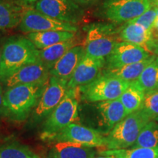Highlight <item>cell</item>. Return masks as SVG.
<instances>
[{
  "mask_svg": "<svg viewBox=\"0 0 158 158\" xmlns=\"http://www.w3.org/2000/svg\"><path fill=\"white\" fill-rule=\"evenodd\" d=\"M133 82L144 92L158 89V56L146 67Z\"/></svg>",
  "mask_w": 158,
  "mask_h": 158,
  "instance_id": "d4e9b609",
  "label": "cell"
},
{
  "mask_svg": "<svg viewBox=\"0 0 158 158\" xmlns=\"http://www.w3.org/2000/svg\"><path fill=\"white\" fill-rule=\"evenodd\" d=\"M130 83L102 73L96 80L81 86V99L89 102H99L118 99Z\"/></svg>",
  "mask_w": 158,
  "mask_h": 158,
  "instance_id": "8992f818",
  "label": "cell"
},
{
  "mask_svg": "<svg viewBox=\"0 0 158 158\" xmlns=\"http://www.w3.org/2000/svg\"><path fill=\"white\" fill-rule=\"evenodd\" d=\"M94 158H115V157H112V156H104V155H102V156H100V157H94Z\"/></svg>",
  "mask_w": 158,
  "mask_h": 158,
  "instance_id": "e575fe53",
  "label": "cell"
},
{
  "mask_svg": "<svg viewBox=\"0 0 158 158\" xmlns=\"http://www.w3.org/2000/svg\"><path fill=\"white\" fill-rule=\"evenodd\" d=\"M38 60L39 50L27 37L9 39L2 49L0 81L5 82L20 68Z\"/></svg>",
  "mask_w": 158,
  "mask_h": 158,
  "instance_id": "3957f363",
  "label": "cell"
},
{
  "mask_svg": "<svg viewBox=\"0 0 158 158\" xmlns=\"http://www.w3.org/2000/svg\"><path fill=\"white\" fill-rule=\"evenodd\" d=\"M81 99L80 87L68 89L62 100L51 111L43 125L40 138L43 141H49L63 129L71 124L80 121L78 105Z\"/></svg>",
  "mask_w": 158,
  "mask_h": 158,
  "instance_id": "7a4b0ae2",
  "label": "cell"
},
{
  "mask_svg": "<svg viewBox=\"0 0 158 158\" xmlns=\"http://www.w3.org/2000/svg\"><path fill=\"white\" fill-rule=\"evenodd\" d=\"M35 9L52 19L75 24L81 18V10L71 0H39Z\"/></svg>",
  "mask_w": 158,
  "mask_h": 158,
  "instance_id": "8fae6325",
  "label": "cell"
},
{
  "mask_svg": "<svg viewBox=\"0 0 158 158\" xmlns=\"http://www.w3.org/2000/svg\"><path fill=\"white\" fill-rule=\"evenodd\" d=\"M152 4V6H155V7H158V0H151Z\"/></svg>",
  "mask_w": 158,
  "mask_h": 158,
  "instance_id": "d6a6232c",
  "label": "cell"
},
{
  "mask_svg": "<svg viewBox=\"0 0 158 158\" xmlns=\"http://www.w3.org/2000/svg\"><path fill=\"white\" fill-rule=\"evenodd\" d=\"M106 65V59H96L85 55L68 83V89L86 86L100 77Z\"/></svg>",
  "mask_w": 158,
  "mask_h": 158,
  "instance_id": "4fadbf2b",
  "label": "cell"
},
{
  "mask_svg": "<svg viewBox=\"0 0 158 158\" xmlns=\"http://www.w3.org/2000/svg\"><path fill=\"white\" fill-rule=\"evenodd\" d=\"M3 100H4V94L2 91V86L0 85V117H1L2 115H4Z\"/></svg>",
  "mask_w": 158,
  "mask_h": 158,
  "instance_id": "4dcf8cb0",
  "label": "cell"
},
{
  "mask_svg": "<svg viewBox=\"0 0 158 158\" xmlns=\"http://www.w3.org/2000/svg\"><path fill=\"white\" fill-rule=\"evenodd\" d=\"M156 57H157L156 55H152L141 62L124 65L119 68L106 69L102 71V74L119 78L124 81L132 83L137 80L146 67L155 60Z\"/></svg>",
  "mask_w": 158,
  "mask_h": 158,
  "instance_id": "44dd1931",
  "label": "cell"
},
{
  "mask_svg": "<svg viewBox=\"0 0 158 158\" xmlns=\"http://www.w3.org/2000/svg\"><path fill=\"white\" fill-rule=\"evenodd\" d=\"M86 55L85 48L81 45H76L68 51L56 63L50 70V76L70 80L74 71Z\"/></svg>",
  "mask_w": 158,
  "mask_h": 158,
  "instance_id": "e0dca14e",
  "label": "cell"
},
{
  "mask_svg": "<svg viewBox=\"0 0 158 158\" xmlns=\"http://www.w3.org/2000/svg\"><path fill=\"white\" fill-rule=\"evenodd\" d=\"M76 37V33L67 31H45L27 34V38L38 50L46 48Z\"/></svg>",
  "mask_w": 158,
  "mask_h": 158,
  "instance_id": "ffe728a7",
  "label": "cell"
},
{
  "mask_svg": "<svg viewBox=\"0 0 158 158\" xmlns=\"http://www.w3.org/2000/svg\"><path fill=\"white\" fill-rule=\"evenodd\" d=\"M156 19H157V13H156L155 7L152 6L151 8H149L139 17L128 22L137 23L138 25L142 26L145 29L151 30Z\"/></svg>",
  "mask_w": 158,
  "mask_h": 158,
  "instance_id": "f1b7e54d",
  "label": "cell"
},
{
  "mask_svg": "<svg viewBox=\"0 0 158 158\" xmlns=\"http://www.w3.org/2000/svg\"><path fill=\"white\" fill-rule=\"evenodd\" d=\"M0 158H40V157L27 146L11 143L0 147Z\"/></svg>",
  "mask_w": 158,
  "mask_h": 158,
  "instance_id": "4316f807",
  "label": "cell"
},
{
  "mask_svg": "<svg viewBox=\"0 0 158 158\" xmlns=\"http://www.w3.org/2000/svg\"><path fill=\"white\" fill-rule=\"evenodd\" d=\"M152 7L151 0H108L104 4V13L112 22H128Z\"/></svg>",
  "mask_w": 158,
  "mask_h": 158,
  "instance_id": "ba28073f",
  "label": "cell"
},
{
  "mask_svg": "<svg viewBox=\"0 0 158 158\" xmlns=\"http://www.w3.org/2000/svg\"><path fill=\"white\" fill-rule=\"evenodd\" d=\"M17 1H19V2L21 3L24 4L26 5H30V4H32L34 2H38L39 0H17Z\"/></svg>",
  "mask_w": 158,
  "mask_h": 158,
  "instance_id": "1f68e13d",
  "label": "cell"
},
{
  "mask_svg": "<svg viewBox=\"0 0 158 158\" xmlns=\"http://www.w3.org/2000/svg\"><path fill=\"white\" fill-rule=\"evenodd\" d=\"M155 7V6H154ZM156 10V13H157V18L158 19V7H155Z\"/></svg>",
  "mask_w": 158,
  "mask_h": 158,
  "instance_id": "8d00e7d4",
  "label": "cell"
},
{
  "mask_svg": "<svg viewBox=\"0 0 158 158\" xmlns=\"http://www.w3.org/2000/svg\"><path fill=\"white\" fill-rule=\"evenodd\" d=\"M152 33L154 37L156 40V41H158V19H155V22H154V24L152 26V28L151 29Z\"/></svg>",
  "mask_w": 158,
  "mask_h": 158,
  "instance_id": "f546056e",
  "label": "cell"
},
{
  "mask_svg": "<svg viewBox=\"0 0 158 158\" xmlns=\"http://www.w3.org/2000/svg\"><path fill=\"white\" fill-rule=\"evenodd\" d=\"M76 45H78V41L75 37L69 40L59 43L52 46L39 50V59L51 70L59 59Z\"/></svg>",
  "mask_w": 158,
  "mask_h": 158,
  "instance_id": "7402d4cb",
  "label": "cell"
},
{
  "mask_svg": "<svg viewBox=\"0 0 158 158\" xmlns=\"http://www.w3.org/2000/svg\"><path fill=\"white\" fill-rule=\"evenodd\" d=\"M50 76V70L40 61L22 67L5 82L7 88L19 84L45 83Z\"/></svg>",
  "mask_w": 158,
  "mask_h": 158,
  "instance_id": "9a60e30c",
  "label": "cell"
},
{
  "mask_svg": "<svg viewBox=\"0 0 158 158\" xmlns=\"http://www.w3.org/2000/svg\"><path fill=\"white\" fill-rule=\"evenodd\" d=\"M1 59H2V50L0 48V64H1Z\"/></svg>",
  "mask_w": 158,
  "mask_h": 158,
  "instance_id": "74e56055",
  "label": "cell"
},
{
  "mask_svg": "<svg viewBox=\"0 0 158 158\" xmlns=\"http://www.w3.org/2000/svg\"><path fill=\"white\" fill-rule=\"evenodd\" d=\"M29 9L23 3L0 0V29H12L19 26Z\"/></svg>",
  "mask_w": 158,
  "mask_h": 158,
  "instance_id": "d6986e66",
  "label": "cell"
},
{
  "mask_svg": "<svg viewBox=\"0 0 158 158\" xmlns=\"http://www.w3.org/2000/svg\"><path fill=\"white\" fill-rule=\"evenodd\" d=\"M152 56L143 48L121 41L106 59V69H112L141 62Z\"/></svg>",
  "mask_w": 158,
  "mask_h": 158,
  "instance_id": "7c38bea8",
  "label": "cell"
},
{
  "mask_svg": "<svg viewBox=\"0 0 158 158\" xmlns=\"http://www.w3.org/2000/svg\"><path fill=\"white\" fill-rule=\"evenodd\" d=\"M144 95L145 92L138 87L135 83H130L129 86L118 98L124 106L127 115L141 109L144 100Z\"/></svg>",
  "mask_w": 158,
  "mask_h": 158,
  "instance_id": "603a6c76",
  "label": "cell"
},
{
  "mask_svg": "<svg viewBox=\"0 0 158 158\" xmlns=\"http://www.w3.org/2000/svg\"><path fill=\"white\" fill-rule=\"evenodd\" d=\"M45 82L19 84L7 89L4 94V115L14 121L26 119L36 107Z\"/></svg>",
  "mask_w": 158,
  "mask_h": 158,
  "instance_id": "6da1fadb",
  "label": "cell"
},
{
  "mask_svg": "<svg viewBox=\"0 0 158 158\" xmlns=\"http://www.w3.org/2000/svg\"><path fill=\"white\" fill-rule=\"evenodd\" d=\"M133 147L158 148V122L151 120L144 126Z\"/></svg>",
  "mask_w": 158,
  "mask_h": 158,
  "instance_id": "484cf974",
  "label": "cell"
},
{
  "mask_svg": "<svg viewBox=\"0 0 158 158\" xmlns=\"http://www.w3.org/2000/svg\"><path fill=\"white\" fill-rule=\"evenodd\" d=\"M78 2H87L90 1V0H78Z\"/></svg>",
  "mask_w": 158,
  "mask_h": 158,
  "instance_id": "d590c367",
  "label": "cell"
},
{
  "mask_svg": "<svg viewBox=\"0 0 158 158\" xmlns=\"http://www.w3.org/2000/svg\"><path fill=\"white\" fill-rule=\"evenodd\" d=\"M96 108L98 111L99 125L104 128L108 133L127 116L119 99L99 102L96 105Z\"/></svg>",
  "mask_w": 158,
  "mask_h": 158,
  "instance_id": "2e32d148",
  "label": "cell"
},
{
  "mask_svg": "<svg viewBox=\"0 0 158 158\" xmlns=\"http://www.w3.org/2000/svg\"><path fill=\"white\" fill-rule=\"evenodd\" d=\"M151 120L141 109L127 115L106 136L105 150L127 149L133 146L142 129Z\"/></svg>",
  "mask_w": 158,
  "mask_h": 158,
  "instance_id": "277c9868",
  "label": "cell"
},
{
  "mask_svg": "<svg viewBox=\"0 0 158 158\" xmlns=\"http://www.w3.org/2000/svg\"><path fill=\"white\" fill-rule=\"evenodd\" d=\"M155 55H156V56L158 55V41L157 42V44H156V47L155 49Z\"/></svg>",
  "mask_w": 158,
  "mask_h": 158,
  "instance_id": "836d02e7",
  "label": "cell"
},
{
  "mask_svg": "<svg viewBox=\"0 0 158 158\" xmlns=\"http://www.w3.org/2000/svg\"><path fill=\"white\" fill-rule=\"evenodd\" d=\"M49 141H71L89 147H104L106 136L98 130L78 123L68 125Z\"/></svg>",
  "mask_w": 158,
  "mask_h": 158,
  "instance_id": "30bf717a",
  "label": "cell"
},
{
  "mask_svg": "<svg viewBox=\"0 0 158 158\" xmlns=\"http://www.w3.org/2000/svg\"><path fill=\"white\" fill-rule=\"evenodd\" d=\"M141 109L150 119L154 120L158 117V89L145 92Z\"/></svg>",
  "mask_w": 158,
  "mask_h": 158,
  "instance_id": "83f0119b",
  "label": "cell"
},
{
  "mask_svg": "<svg viewBox=\"0 0 158 158\" xmlns=\"http://www.w3.org/2000/svg\"><path fill=\"white\" fill-rule=\"evenodd\" d=\"M154 120H156V121H157L158 122V117H157L155 118V119H154Z\"/></svg>",
  "mask_w": 158,
  "mask_h": 158,
  "instance_id": "f35d334b",
  "label": "cell"
},
{
  "mask_svg": "<svg viewBox=\"0 0 158 158\" xmlns=\"http://www.w3.org/2000/svg\"><path fill=\"white\" fill-rule=\"evenodd\" d=\"M19 29L23 33L45 31H67L76 33L78 27L72 23L63 22L43 14L35 9L29 8L23 15Z\"/></svg>",
  "mask_w": 158,
  "mask_h": 158,
  "instance_id": "9c48e42d",
  "label": "cell"
},
{
  "mask_svg": "<svg viewBox=\"0 0 158 158\" xmlns=\"http://www.w3.org/2000/svg\"><path fill=\"white\" fill-rule=\"evenodd\" d=\"M120 40L118 30L113 24L98 23L89 26L84 46L86 55L106 59Z\"/></svg>",
  "mask_w": 158,
  "mask_h": 158,
  "instance_id": "5b68a950",
  "label": "cell"
},
{
  "mask_svg": "<svg viewBox=\"0 0 158 158\" xmlns=\"http://www.w3.org/2000/svg\"><path fill=\"white\" fill-rule=\"evenodd\" d=\"M68 81L50 76L44 85L36 107L34 117L40 120L48 116L59 104L68 92Z\"/></svg>",
  "mask_w": 158,
  "mask_h": 158,
  "instance_id": "52a82bcc",
  "label": "cell"
},
{
  "mask_svg": "<svg viewBox=\"0 0 158 158\" xmlns=\"http://www.w3.org/2000/svg\"><path fill=\"white\" fill-rule=\"evenodd\" d=\"M94 155L92 147L71 141L56 142L49 152V158H94Z\"/></svg>",
  "mask_w": 158,
  "mask_h": 158,
  "instance_id": "ac0fdd59",
  "label": "cell"
},
{
  "mask_svg": "<svg viewBox=\"0 0 158 158\" xmlns=\"http://www.w3.org/2000/svg\"><path fill=\"white\" fill-rule=\"evenodd\" d=\"M99 154L115 158H158V148L133 147L132 149L102 150L99 152Z\"/></svg>",
  "mask_w": 158,
  "mask_h": 158,
  "instance_id": "cb8c5ba5",
  "label": "cell"
},
{
  "mask_svg": "<svg viewBox=\"0 0 158 158\" xmlns=\"http://www.w3.org/2000/svg\"><path fill=\"white\" fill-rule=\"evenodd\" d=\"M118 35L122 41L141 47L151 55H155L157 41L151 30L141 25L127 22L118 30Z\"/></svg>",
  "mask_w": 158,
  "mask_h": 158,
  "instance_id": "5bb4252c",
  "label": "cell"
}]
</instances>
